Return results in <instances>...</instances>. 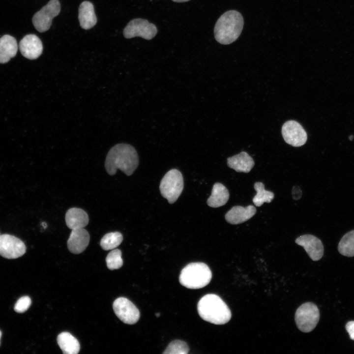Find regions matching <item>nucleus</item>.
Returning a JSON list of instances; mask_svg holds the SVG:
<instances>
[{
  "instance_id": "obj_1",
  "label": "nucleus",
  "mask_w": 354,
  "mask_h": 354,
  "mask_svg": "<svg viewBox=\"0 0 354 354\" xmlns=\"http://www.w3.org/2000/svg\"><path fill=\"white\" fill-rule=\"evenodd\" d=\"M139 158L135 148L129 144H118L109 151L105 162L107 172L111 176L119 169L127 176H131L137 169Z\"/></svg>"
},
{
  "instance_id": "obj_2",
  "label": "nucleus",
  "mask_w": 354,
  "mask_h": 354,
  "mask_svg": "<svg viewBox=\"0 0 354 354\" xmlns=\"http://www.w3.org/2000/svg\"><path fill=\"white\" fill-rule=\"evenodd\" d=\"M197 310L202 319L215 324H225L232 317L227 305L215 294H207L203 296L198 303Z\"/></svg>"
},
{
  "instance_id": "obj_3",
  "label": "nucleus",
  "mask_w": 354,
  "mask_h": 354,
  "mask_svg": "<svg viewBox=\"0 0 354 354\" xmlns=\"http://www.w3.org/2000/svg\"><path fill=\"white\" fill-rule=\"evenodd\" d=\"M241 14L234 10L226 11L217 21L214 34L220 44L227 45L236 41L240 35L243 27Z\"/></svg>"
},
{
  "instance_id": "obj_4",
  "label": "nucleus",
  "mask_w": 354,
  "mask_h": 354,
  "mask_svg": "<svg viewBox=\"0 0 354 354\" xmlns=\"http://www.w3.org/2000/svg\"><path fill=\"white\" fill-rule=\"evenodd\" d=\"M212 278L208 266L201 262L191 263L181 271L179 281L181 285L191 289H198L206 286Z\"/></svg>"
},
{
  "instance_id": "obj_5",
  "label": "nucleus",
  "mask_w": 354,
  "mask_h": 354,
  "mask_svg": "<svg viewBox=\"0 0 354 354\" xmlns=\"http://www.w3.org/2000/svg\"><path fill=\"white\" fill-rule=\"evenodd\" d=\"M184 186L181 173L177 169H172L163 177L160 182L159 189L162 196L169 203H175L181 194Z\"/></svg>"
},
{
  "instance_id": "obj_6",
  "label": "nucleus",
  "mask_w": 354,
  "mask_h": 354,
  "mask_svg": "<svg viewBox=\"0 0 354 354\" xmlns=\"http://www.w3.org/2000/svg\"><path fill=\"white\" fill-rule=\"evenodd\" d=\"M320 319L318 307L312 302L300 305L295 313V321L297 328L303 332H309L316 326Z\"/></svg>"
},
{
  "instance_id": "obj_7",
  "label": "nucleus",
  "mask_w": 354,
  "mask_h": 354,
  "mask_svg": "<svg viewBox=\"0 0 354 354\" xmlns=\"http://www.w3.org/2000/svg\"><path fill=\"white\" fill-rule=\"evenodd\" d=\"M60 4L59 0H50L33 15L32 21L35 28L40 32L48 30L53 19L60 12Z\"/></svg>"
},
{
  "instance_id": "obj_8",
  "label": "nucleus",
  "mask_w": 354,
  "mask_h": 354,
  "mask_svg": "<svg viewBox=\"0 0 354 354\" xmlns=\"http://www.w3.org/2000/svg\"><path fill=\"white\" fill-rule=\"evenodd\" d=\"M157 32V29L154 24L142 18L132 20L123 30V35L126 38L140 36L150 40L156 35Z\"/></svg>"
},
{
  "instance_id": "obj_9",
  "label": "nucleus",
  "mask_w": 354,
  "mask_h": 354,
  "mask_svg": "<svg viewBox=\"0 0 354 354\" xmlns=\"http://www.w3.org/2000/svg\"><path fill=\"white\" fill-rule=\"evenodd\" d=\"M113 307L117 316L125 324H135L140 318V314L138 308L125 297H120L116 299Z\"/></svg>"
},
{
  "instance_id": "obj_10",
  "label": "nucleus",
  "mask_w": 354,
  "mask_h": 354,
  "mask_svg": "<svg viewBox=\"0 0 354 354\" xmlns=\"http://www.w3.org/2000/svg\"><path fill=\"white\" fill-rule=\"evenodd\" d=\"M26 246L18 237L9 234L0 236V255L8 259H16L26 252Z\"/></svg>"
},
{
  "instance_id": "obj_11",
  "label": "nucleus",
  "mask_w": 354,
  "mask_h": 354,
  "mask_svg": "<svg viewBox=\"0 0 354 354\" xmlns=\"http://www.w3.org/2000/svg\"><path fill=\"white\" fill-rule=\"evenodd\" d=\"M282 134L285 141L295 147L304 145L307 139V133L297 121L289 120L282 126Z\"/></svg>"
},
{
  "instance_id": "obj_12",
  "label": "nucleus",
  "mask_w": 354,
  "mask_h": 354,
  "mask_svg": "<svg viewBox=\"0 0 354 354\" xmlns=\"http://www.w3.org/2000/svg\"><path fill=\"white\" fill-rule=\"evenodd\" d=\"M295 243L302 246L310 258L314 261L319 260L324 254V246L321 240L316 236L306 234L297 237Z\"/></svg>"
},
{
  "instance_id": "obj_13",
  "label": "nucleus",
  "mask_w": 354,
  "mask_h": 354,
  "mask_svg": "<svg viewBox=\"0 0 354 354\" xmlns=\"http://www.w3.org/2000/svg\"><path fill=\"white\" fill-rule=\"evenodd\" d=\"M19 48L24 57L30 59H34L42 54L43 45L37 36L30 34L26 35L20 41Z\"/></svg>"
},
{
  "instance_id": "obj_14",
  "label": "nucleus",
  "mask_w": 354,
  "mask_h": 354,
  "mask_svg": "<svg viewBox=\"0 0 354 354\" xmlns=\"http://www.w3.org/2000/svg\"><path fill=\"white\" fill-rule=\"evenodd\" d=\"M89 240V235L84 228L73 229L67 242L68 249L72 253H81L88 246Z\"/></svg>"
},
{
  "instance_id": "obj_15",
  "label": "nucleus",
  "mask_w": 354,
  "mask_h": 354,
  "mask_svg": "<svg viewBox=\"0 0 354 354\" xmlns=\"http://www.w3.org/2000/svg\"><path fill=\"white\" fill-rule=\"evenodd\" d=\"M256 212V209L252 205H249L246 207L236 206L233 207L227 212L225 218L230 224H238L252 218Z\"/></svg>"
},
{
  "instance_id": "obj_16",
  "label": "nucleus",
  "mask_w": 354,
  "mask_h": 354,
  "mask_svg": "<svg viewBox=\"0 0 354 354\" xmlns=\"http://www.w3.org/2000/svg\"><path fill=\"white\" fill-rule=\"evenodd\" d=\"M228 166L237 172L249 173L254 166L255 163L247 152L242 151L227 158Z\"/></svg>"
},
{
  "instance_id": "obj_17",
  "label": "nucleus",
  "mask_w": 354,
  "mask_h": 354,
  "mask_svg": "<svg viewBox=\"0 0 354 354\" xmlns=\"http://www.w3.org/2000/svg\"><path fill=\"white\" fill-rule=\"evenodd\" d=\"M88 221L87 213L81 208L72 207L66 213V224L71 230L83 228L88 224Z\"/></svg>"
},
{
  "instance_id": "obj_18",
  "label": "nucleus",
  "mask_w": 354,
  "mask_h": 354,
  "mask_svg": "<svg viewBox=\"0 0 354 354\" xmlns=\"http://www.w3.org/2000/svg\"><path fill=\"white\" fill-rule=\"evenodd\" d=\"M78 18L80 26L85 30L92 28L97 23L93 5L88 1H83L79 8Z\"/></svg>"
},
{
  "instance_id": "obj_19",
  "label": "nucleus",
  "mask_w": 354,
  "mask_h": 354,
  "mask_svg": "<svg viewBox=\"0 0 354 354\" xmlns=\"http://www.w3.org/2000/svg\"><path fill=\"white\" fill-rule=\"evenodd\" d=\"M18 49L16 39L6 34L0 38V63H4L14 57Z\"/></svg>"
},
{
  "instance_id": "obj_20",
  "label": "nucleus",
  "mask_w": 354,
  "mask_h": 354,
  "mask_svg": "<svg viewBox=\"0 0 354 354\" xmlns=\"http://www.w3.org/2000/svg\"><path fill=\"white\" fill-rule=\"evenodd\" d=\"M229 198V193L222 184L216 182L212 188L211 194L207 200V204L212 207H218L225 205Z\"/></svg>"
},
{
  "instance_id": "obj_21",
  "label": "nucleus",
  "mask_w": 354,
  "mask_h": 354,
  "mask_svg": "<svg viewBox=\"0 0 354 354\" xmlns=\"http://www.w3.org/2000/svg\"><path fill=\"white\" fill-rule=\"evenodd\" d=\"M58 344L64 354H77L79 352L80 345L78 340L67 332H63L57 337Z\"/></svg>"
},
{
  "instance_id": "obj_22",
  "label": "nucleus",
  "mask_w": 354,
  "mask_h": 354,
  "mask_svg": "<svg viewBox=\"0 0 354 354\" xmlns=\"http://www.w3.org/2000/svg\"><path fill=\"white\" fill-rule=\"evenodd\" d=\"M338 250L343 256H354V230L343 236L339 242Z\"/></svg>"
},
{
  "instance_id": "obj_23",
  "label": "nucleus",
  "mask_w": 354,
  "mask_h": 354,
  "mask_svg": "<svg viewBox=\"0 0 354 354\" xmlns=\"http://www.w3.org/2000/svg\"><path fill=\"white\" fill-rule=\"evenodd\" d=\"M254 189L257 194L253 198V202L256 206H260L265 202L270 203L273 199L274 193L266 190L262 182H256L254 184Z\"/></svg>"
},
{
  "instance_id": "obj_24",
  "label": "nucleus",
  "mask_w": 354,
  "mask_h": 354,
  "mask_svg": "<svg viewBox=\"0 0 354 354\" xmlns=\"http://www.w3.org/2000/svg\"><path fill=\"white\" fill-rule=\"evenodd\" d=\"M123 236L118 232H111L105 235L100 241V246L104 250H109L117 247L122 242Z\"/></svg>"
},
{
  "instance_id": "obj_25",
  "label": "nucleus",
  "mask_w": 354,
  "mask_h": 354,
  "mask_svg": "<svg viewBox=\"0 0 354 354\" xmlns=\"http://www.w3.org/2000/svg\"><path fill=\"white\" fill-rule=\"evenodd\" d=\"M106 262L108 268L110 270L120 268L123 265L121 251L118 249L111 251L107 256Z\"/></svg>"
},
{
  "instance_id": "obj_26",
  "label": "nucleus",
  "mask_w": 354,
  "mask_h": 354,
  "mask_svg": "<svg viewBox=\"0 0 354 354\" xmlns=\"http://www.w3.org/2000/svg\"><path fill=\"white\" fill-rule=\"evenodd\" d=\"M189 347L185 342L176 340L169 344L163 354H187L189 352Z\"/></svg>"
},
{
  "instance_id": "obj_27",
  "label": "nucleus",
  "mask_w": 354,
  "mask_h": 354,
  "mask_svg": "<svg viewBox=\"0 0 354 354\" xmlns=\"http://www.w3.org/2000/svg\"><path fill=\"white\" fill-rule=\"evenodd\" d=\"M31 303V301L29 296H22L15 303L14 310L17 313H23L29 309Z\"/></svg>"
},
{
  "instance_id": "obj_28",
  "label": "nucleus",
  "mask_w": 354,
  "mask_h": 354,
  "mask_svg": "<svg viewBox=\"0 0 354 354\" xmlns=\"http://www.w3.org/2000/svg\"><path fill=\"white\" fill-rule=\"evenodd\" d=\"M346 329L348 332L350 337L354 340V321H349L346 325Z\"/></svg>"
},
{
  "instance_id": "obj_29",
  "label": "nucleus",
  "mask_w": 354,
  "mask_h": 354,
  "mask_svg": "<svg viewBox=\"0 0 354 354\" xmlns=\"http://www.w3.org/2000/svg\"><path fill=\"white\" fill-rule=\"evenodd\" d=\"M174 2H186L190 0H172Z\"/></svg>"
},
{
  "instance_id": "obj_30",
  "label": "nucleus",
  "mask_w": 354,
  "mask_h": 354,
  "mask_svg": "<svg viewBox=\"0 0 354 354\" xmlns=\"http://www.w3.org/2000/svg\"><path fill=\"white\" fill-rule=\"evenodd\" d=\"M156 316L157 317H158L160 316V314H159V313H158V314L157 313V314H156Z\"/></svg>"
},
{
  "instance_id": "obj_31",
  "label": "nucleus",
  "mask_w": 354,
  "mask_h": 354,
  "mask_svg": "<svg viewBox=\"0 0 354 354\" xmlns=\"http://www.w3.org/2000/svg\"><path fill=\"white\" fill-rule=\"evenodd\" d=\"M1 336V332L0 330V340Z\"/></svg>"
},
{
  "instance_id": "obj_32",
  "label": "nucleus",
  "mask_w": 354,
  "mask_h": 354,
  "mask_svg": "<svg viewBox=\"0 0 354 354\" xmlns=\"http://www.w3.org/2000/svg\"></svg>"
}]
</instances>
